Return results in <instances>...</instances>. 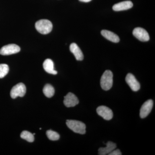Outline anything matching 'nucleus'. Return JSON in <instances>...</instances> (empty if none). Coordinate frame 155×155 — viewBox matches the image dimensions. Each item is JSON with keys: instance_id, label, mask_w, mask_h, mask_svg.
<instances>
[{"instance_id": "412c9836", "label": "nucleus", "mask_w": 155, "mask_h": 155, "mask_svg": "<svg viewBox=\"0 0 155 155\" xmlns=\"http://www.w3.org/2000/svg\"><path fill=\"white\" fill-rule=\"evenodd\" d=\"M79 1L81 2H83L87 3L91 2V0H79Z\"/></svg>"}, {"instance_id": "1a4fd4ad", "label": "nucleus", "mask_w": 155, "mask_h": 155, "mask_svg": "<svg viewBox=\"0 0 155 155\" xmlns=\"http://www.w3.org/2000/svg\"><path fill=\"white\" fill-rule=\"evenodd\" d=\"M153 105V102L152 100H149L146 101L142 106L140 110V118H146L150 113Z\"/></svg>"}, {"instance_id": "aec40b11", "label": "nucleus", "mask_w": 155, "mask_h": 155, "mask_svg": "<svg viewBox=\"0 0 155 155\" xmlns=\"http://www.w3.org/2000/svg\"><path fill=\"white\" fill-rule=\"evenodd\" d=\"M109 155H122V153L119 149L114 150L109 154Z\"/></svg>"}, {"instance_id": "4468645a", "label": "nucleus", "mask_w": 155, "mask_h": 155, "mask_svg": "<svg viewBox=\"0 0 155 155\" xmlns=\"http://www.w3.org/2000/svg\"><path fill=\"white\" fill-rule=\"evenodd\" d=\"M43 66L45 71L48 73L53 75H56L58 73V72L54 69V62L51 59L45 60Z\"/></svg>"}, {"instance_id": "a211bd4d", "label": "nucleus", "mask_w": 155, "mask_h": 155, "mask_svg": "<svg viewBox=\"0 0 155 155\" xmlns=\"http://www.w3.org/2000/svg\"><path fill=\"white\" fill-rule=\"evenodd\" d=\"M46 134L49 139L53 141L58 140L60 137V135L57 132L52 130H48L47 131Z\"/></svg>"}, {"instance_id": "0eeeda50", "label": "nucleus", "mask_w": 155, "mask_h": 155, "mask_svg": "<svg viewBox=\"0 0 155 155\" xmlns=\"http://www.w3.org/2000/svg\"><path fill=\"white\" fill-rule=\"evenodd\" d=\"M97 112L100 116L106 120H110L113 118V112L110 108L104 106H101L97 109Z\"/></svg>"}, {"instance_id": "2eb2a0df", "label": "nucleus", "mask_w": 155, "mask_h": 155, "mask_svg": "<svg viewBox=\"0 0 155 155\" xmlns=\"http://www.w3.org/2000/svg\"><path fill=\"white\" fill-rule=\"evenodd\" d=\"M101 33L105 38L113 42L118 43L120 41L119 37L117 35L110 31L103 30Z\"/></svg>"}, {"instance_id": "f3484780", "label": "nucleus", "mask_w": 155, "mask_h": 155, "mask_svg": "<svg viewBox=\"0 0 155 155\" xmlns=\"http://www.w3.org/2000/svg\"><path fill=\"white\" fill-rule=\"evenodd\" d=\"M20 137L29 142H33L34 140L33 134L26 130L22 131L20 134Z\"/></svg>"}, {"instance_id": "4be33fe9", "label": "nucleus", "mask_w": 155, "mask_h": 155, "mask_svg": "<svg viewBox=\"0 0 155 155\" xmlns=\"http://www.w3.org/2000/svg\"><path fill=\"white\" fill-rule=\"evenodd\" d=\"M33 134L34 135H35V134L34 133Z\"/></svg>"}, {"instance_id": "9b49d317", "label": "nucleus", "mask_w": 155, "mask_h": 155, "mask_svg": "<svg viewBox=\"0 0 155 155\" xmlns=\"http://www.w3.org/2000/svg\"><path fill=\"white\" fill-rule=\"evenodd\" d=\"M133 6V4L131 1H127L115 4L113 7L114 11H125L131 8Z\"/></svg>"}, {"instance_id": "9d476101", "label": "nucleus", "mask_w": 155, "mask_h": 155, "mask_svg": "<svg viewBox=\"0 0 155 155\" xmlns=\"http://www.w3.org/2000/svg\"><path fill=\"white\" fill-rule=\"evenodd\" d=\"M64 103L67 107H74L79 103V101L76 96L72 93H69L64 97Z\"/></svg>"}, {"instance_id": "423d86ee", "label": "nucleus", "mask_w": 155, "mask_h": 155, "mask_svg": "<svg viewBox=\"0 0 155 155\" xmlns=\"http://www.w3.org/2000/svg\"><path fill=\"white\" fill-rule=\"evenodd\" d=\"M134 36L141 41H147L150 40L149 34L144 28L137 27L133 30Z\"/></svg>"}, {"instance_id": "dca6fc26", "label": "nucleus", "mask_w": 155, "mask_h": 155, "mask_svg": "<svg viewBox=\"0 0 155 155\" xmlns=\"http://www.w3.org/2000/svg\"><path fill=\"white\" fill-rule=\"evenodd\" d=\"M45 95L48 98H51L54 95L55 90L54 87L50 84H47L45 85L43 89Z\"/></svg>"}, {"instance_id": "f8f14e48", "label": "nucleus", "mask_w": 155, "mask_h": 155, "mask_svg": "<svg viewBox=\"0 0 155 155\" xmlns=\"http://www.w3.org/2000/svg\"><path fill=\"white\" fill-rule=\"evenodd\" d=\"M70 51L74 54L76 60L81 61L83 60L84 55L82 51L76 44L73 43L70 45Z\"/></svg>"}, {"instance_id": "20e7f679", "label": "nucleus", "mask_w": 155, "mask_h": 155, "mask_svg": "<svg viewBox=\"0 0 155 155\" xmlns=\"http://www.w3.org/2000/svg\"><path fill=\"white\" fill-rule=\"evenodd\" d=\"M26 93V87L25 84L22 83L17 84L12 88L11 91V96L13 99L18 97L24 96Z\"/></svg>"}, {"instance_id": "6e6552de", "label": "nucleus", "mask_w": 155, "mask_h": 155, "mask_svg": "<svg viewBox=\"0 0 155 155\" xmlns=\"http://www.w3.org/2000/svg\"><path fill=\"white\" fill-rule=\"evenodd\" d=\"M125 81L131 89L134 91H137L140 89V84L134 75L131 73H128L125 78Z\"/></svg>"}, {"instance_id": "6ab92c4d", "label": "nucleus", "mask_w": 155, "mask_h": 155, "mask_svg": "<svg viewBox=\"0 0 155 155\" xmlns=\"http://www.w3.org/2000/svg\"><path fill=\"white\" fill-rule=\"evenodd\" d=\"M9 70V67L7 64H0V78L5 77L8 73Z\"/></svg>"}, {"instance_id": "ddd939ff", "label": "nucleus", "mask_w": 155, "mask_h": 155, "mask_svg": "<svg viewBox=\"0 0 155 155\" xmlns=\"http://www.w3.org/2000/svg\"><path fill=\"white\" fill-rule=\"evenodd\" d=\"M105 147L100 148L98 150L99 155H109L114 150L116 149V145L112 142L109 141L106 144Z\"/></svg>"}, {"instance_id": "7ed1b4c3", "label": "nucleus", "mask_w": 155, "mask_h": 155, "mask_svg": "<svg viewBox=\"0 0 155 155\" xmlns=\"http://www.w3.org/2000/svg\"><path fill=\"white\" fill-rule=\"evenodd\" d=\"M113 72L110 70H106L101 78V87L104 90L108 91L113 86Z\"/></svg>"}, {"instance_id": "f257e3e1", "label": "nucleus", "mask_w": 155, "mask_h": 155, "mask_svg": "<svg viewBox=\"0 0 155 155\" xmlns=\"http://www.w3.org/2000/svg\"><path fill=\"white\" fill-rule=\"evenodd\" d=\"M67 127L76 133L83 134L86 133V125L83 122L74 120H67Z\"/></svg>"}, {"instance_id": "39448f33", "label": "nucleus", "mask_w": 155, "mask_h": 155, "mask_svg": "<svg viewBox=\"0 0 155 155\" xmlns=\"http://www.w3.org/2000/svg\"><path fill=\"white\" fill-rule=\"evenodd\" d=\"M20 51L19 46L15 44H10L4 46L0 49V54L2 55H10L17 54Z\"/></svg>"}, {"instance_id": "f03ea898", "label": "nucleus", "mask_w": 155, "mask_h": 155, "mask_svg": "<svg viewBox=\"0 0 155 155\" xmlns=\"http://www.w3.org/2000/svg\"><path fill=\"white\" fill-rule=\"evenodd\" d=\"M36 30L42 34L46 35L49 33L52 30V23L48 19H41L35 23Z\"/></svg>"}]
</instances>
